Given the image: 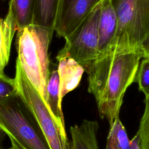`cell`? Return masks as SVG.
<instances>
[{"mask_svg":"<svg viewBox=\"0 0 149 149\" xmlns=\"http://www.w3.org/2000/svg\"><path fill=\"white\" fill-rule=\"evenodd\" d=\"M140 54L141 58L149 56V36L142 42L140 47Z\"/></svg>","mask_w":149,"mask_h":149,"instance_id":"d6986e66","label":"cell"},{"mask_svg":"<svg viewBox=\"0 0 149 149\" xmlns=\"http://www.w3.org/2000/svg\"><path fill=\"white\" fill-rule=\"evenodd\" d=\"M57 61L60 86L59 96L62 101L66 94L78 86L85 70L75 60L69 57L61 58Z\"/></svg>","mask_w":149,"mask_h":149,"instance_id":"30bf717a","label":"cell"},{"mask_svg":"<svg viewBox=\"0 0 149 149\" xmlns=\"http://www.w3.org/2000/svg\"><path fill=\"white\" fill-rule=\"evenodd\" d=\"M54 30L30 24L17 31L16 45L18 60L29 81L46 99L50 73L48 49Z\"/></svg>","mask_w":149,"mask_h":149,"instance_id":"7a4b0ae2","label":"cell"},{"mask_svg":"<svg viewBox=\"0 0 149 149\" xmlns=\"http://www.w3.org/2000/svg\"><path fill=\"white\" fill-rule=\"evenodd\" d=\"M102 0H60L54 26L59 37H69Z\"/></svg>","mask_w":149,"mask_h":149,"instance_id":"52a82bcc","label":"cell"},{"mask_svg":"<svg viewBox=\"0 0 149 149\" xmlns=\"http://www.w3.org/2000/svg\"><path fill=\"white\" fill-rule=\"evenodd\" d=\"M11 143H12V146L9 148H5V149H20L14 143L11 142Z\"/></svg>","mask_w":149,"mask_h":149,"instance_id":"7402d4cb","label":"cell"},{"mask_svg":"<svg viewBox=\"0 0 149 149\" xmlns=\"http://www.w3.org/2000/svg\"><path fill=\"white\" fill-rule=\"evenodd\" d=\"M101 5V2L74 31L65 38V44L58 52L56 60L66 57L71 58L86 70L98 58V23Z\"/></svg>","mask_w":149,"mask_h":149,"instance_id":"8992f818","label":"cell"},{"mask_svg":"<svg viewBox=\"0 0 149 149\" xmlns=\"http://www.w3.org/2000/svg\"><path fill=\"white\" fill-rule=\"evenodd\" d=\"M34 0H10L9 9L13 13L17 25V31L32 24Z\"/></svg>","mask_w":149,"mask_h":149,"instance_id":"9a60e30c","label":"cell"},{"mask_svg":"<svg viewBox=\"0 0 149 149\" xmlns=\"http://www.w3.org/2000/svg\"><path fill=\"white\" fill-rule=\"evenodd\" d=\"M141 58L140 52L111 51L85 70L88 91L95 100L100 118L109 125L119 117L125 93L134 82Z\"/></svg>","mask_w":149,"mask_h":149,"instance_id":"6da1fadb","label":"cell"},{"mask_svg":"<svg viewBox=\"0 0 149 149\" xmlns=\"http://www.w3.org/2000/svg\"><path fill=\"white\" fill-rule=\"evenodd\" d=\"M98 128L97 120L87 119L83 120L80 125L71 126L69 149H100L97 138Z\"/></svg>","mask_w":149,"mask_h":149,"instance_id":"9c48e42d","label":"cell"},{"mask_svg":"<svg viewBox=\"0 0 149 149\" xmlns=\"http://www.w3.org/2000/svg\"><path fill=\"white\" fill-rule=\"evenodd\" d=\"M139 86V89L145 97L149 95V56L144 58L139 64L134 79Z\"/></svg>","mask_w":149,"mask_h":149,"instance_id":"e0dca14e","label":"cell"},{"mask_svg":"<svg viewBox=\"0 0 149 149\" xmlns=\"http://www.w3.org/2000/svg\"><path fill=\"white\" fill-rule=\"evenodd\" d=\"M59 91V78L58 70H51L46 86L45 102L58 125L65 130Z\"/></svg>","mask_w":149,"mask_h":149,"instance_id":"7c38bea8","label":"cell"},{"mask_svg":"<svg viewBox=\"0 0 149 149\" xmlns=\"http://www.w3.org/2000/svg\"><path fill=\"white\" fill-rule=\"evenodd\" d=\"M144 109L137 132L140 137V149H149V95L144 100Z\"/></svg>","mask_w":149,"mask_h":149,"instance_id":"2e32d148","label":"cell"},{"mask_svg":"<svg viewBox=\"0 0 149 149\" xmlns=\"http://www.w3.org/2000/svg\"><path fill=\"white\" fill-rule=\"evenodd\" d=\"M130 140L125 126L119 119L115 118L109 125V130L104 149H129Z\"/></svg>","mask_w":149,"mask_h":149,"instance_id":"5bb4252c","label":"cell"},{"mask_svg":"<svg viewBox=\"0 0 149 149\" xmlns=\"http://www.w3.org/2000/svg\"><path fill=\"white\" fill-rule=\"evenodd\" d=\"M0 127L20 149H51L17 93L0 100Z\"/></svg>","mask_w":149,"mask_h":149,"instance_id":"3957f363","label":"cell"},{"mask_svg":"<svg viewBox=\"0 0 149 149\" xmlns=\"http://www.w3.org/2000/svg\"><path fill=\"white\" fill-rule=\"evenodd\" d=\"M60 0H34L32 24L54 30Z\"/></svg>","mask_w":149,"mask_h":149,"instance_id":"4fadbf2b","label":"cell"},{"mask_svg":"<svg viewBox=\"0 0 149 149\" xmlns=\"http://www.w3.org/2000/svg\"><path fill=\"white\" fill-rule=\"evenodd\" d=\"M17 93L14 79L6 76L3 72H0V100Z\"/></svg>","mask_w":149,"mask_h":149,"instance_id":"ac0fdd59","label":"cell"},{"mask_svg":"<svg viewBox=\"0 0 149 149\" xmlns=\"http://www.w3.org/2000/svg\"><path fill=\"white\" fill-rule=\"evenodd\" d=\"M14 80L17 94L34 116L51 149H69L70 143L65 130L58 125L45 100L27 79L17 59Z\"/></svg>","mask_w":149,"mask_h":149,"instance_id":"5b68a950","label":"cell"},{"mask_svg":"<svg viewBox=\"0 0 149 149\" xmlns=\"http://www.w3.org/2000/svg\"><path fill=\"white\" fill-rule=\"evenodd\" d=\"M16 30V20L12 11L8 9L6 17H0V72H3L8 63L11 44Z\"/></svg>","mask_w":149,"mask_h":149,"instance_id":"8fae6325","label":"cell"},{"mask_svg":"<svg viewBox=\"0 0 149 149\" xmlns=\"http://www.w3.org/2000/svg\"><path fill=\"white\" fill-rule=\"evenodd\" d=\"M140 137L136 133L134 137L130 140L129 149H140Z\"/></svg>","mask_w":149,"mask_h":149,"instance_id":"ffe728a7","label":"cell"},{"mask_svg":"<svg viewBox=\"0 0 149 149\" xmlns=\"http://www.w3.org/2000/svg\"><path fill=\"white\" fill-rule=\"evenodd\" d=\"M117 27L116 16L110 0H102L98 23L99 57L113 49Z\"/></svg>","mask_w":149,"mask_h":149,"instance_id":"ba28073f","label":"cell"},{"mask_svg":"<svg viewBox=\"0 0 149 149\" xmlns=\"http://www.w3.org/2000/svg\"><path fill=\"white\" fill-rule=\"evenodd\" d=\"M118 27L114 47L116 52H140L149 36V0H110Z\"/></svg>","mask_w":149,"mask_h":149,"instance_id":"277c9868","label":"cell"},{"mask_svg":"<svg viewBox=\"0 0 149 149\" xmlns=\"http://www.w3.org/2000/svg\"><path fill=\"white\" fill-rule=\"evenodd\" d=\"M6 136V134L5 132V131L2 129H1L0 127V146H1V143H2V142L5 139Z\"/></svg>","mask_w":149,"mask_h":149,"instance_id":"44dd1931","label":"cell"}]
</instances>
